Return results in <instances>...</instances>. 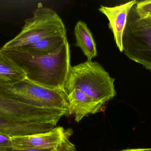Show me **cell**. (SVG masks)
I'll return each instance as SVG.
<instances>
[{
    "instance_id": "1",
    "label": "cell",
    "mask_w": 151,
    "mask_h": 151,
    "mask_svg": "<svg viewBox=\"0 0 151 151\" xmlns=\"http://www.w3.org/2000/svg\"><path fill=\"white\" fill-rule=\"evenodd\" d=\"M1 50L24 71L29 80L47 88L65 91L71 66L68 41L56 52L47 56L16 50Z\"/></svg>"
},
{
    "instance_id": "2",
    "label": "cell",
    "mask_w": 151,
    "mask_h": 151,
    "mask_svg": "<svg viewBox=\"0 0 151 151\" xmlns=\"http://www.w3.org/2000/svg\"><path fill=\"white\" fill-rule=\"evenodd\" d=\"M115 80L98 62L87 60L71 66L65 91L79 90L104 105L116 95Z\"/></svg>"
},
{
    "instance_id": "3",
    "label": "cell",
    "mask_w": 151,
    "mask_h": 151,
    "mask_svg": "<svg viewBox=\"0 0 151 151\" xmlns=\"http://www.w3.org/2000/svg\"><path fill=\"white\" fill-rule=\"evenodd\" d=\"M0 95L28 105L69 113L68 96L64 91L42 87L25 79L9 86H0Z\"/></svg>"
},
{
    "instance_id": "4",
    "label": "cell",
    "mask_w": 151,
    "mask_h": 151,
    "mask_svg": "<svg viewBox=\"0 0 151 151\" xmlns=\"http://www.w3.org/2000/svg\"><path fill=\"white\" fill-rule=\"evenodd\" d=\"M124 54L151 72V20L141 18L135 4L130 10L123 37Z\"/></svg>"
},
{
    "instance_id": "5",
    "label": "cell",
    "mask_w": 151,
    "mask_h": 151,
    "mask_svg": "<svg viewBox=\"0 0 151 151\" xmlns=\"http://www.w3.org/2000/svg\"><path fill=\"white\" fill-rule=\"evenodd\" d=\"M66 31L64 24L56 12L42 6L34 11L32 17L25 20L19 34L22 43L28 45Z\"/></svg>"
},
{
    "instance_id": "6",
    "label": "cell",
    "mask_w": 151,
    "mask_h": 151,
    "mask_svg": "<svg viewBox=\"0 0 151 151\" xmlns=\"http://www.w3.org/2000/svg\"><path fill=\"white\" fill-rule=\"evenodd\" d=\"M67 113L60 110L39 108L0 95V117L57 125Z\"/></svg>"
},
{
    "instance_id": "7",
    "label": "cell",
    "mask_w": 151,
    "mask_h": 151,
    "mask_svg": "<svg viewBox=\"0 0 151 151\" xmlns=\"http://www.w3.org/2000/svg\"><path fill=\"white\" fill-rule=\"evenodd\" d=\"M72 129L56 127L42 134L11 138L13 148L16 149H55L61 151H76L75 145L70 142Z\"/></svg>"
},
{
    "instance_id": "8",
    "label": "cell",
    "mask_w": 151,
    "mask_h": 151,
    "mask_svg": "<svg viewBox=\"0 0 151 151\" xmlns=\"http://www.w3.org/2000/svg\"><path fill=\"white\" fill-rule=\"evenodd\" d=\"M137 2L133 0L114 7L101 5L99 9L108 19L109 27L113 34L115 43L121 52L123 51V37L128 16L132 7Z\"/></svg>"
},
{
    "instance_id": "9",
    "label": "cell",
    "mask_w": 151,
    "mask_h": 151,
    "mask_svg": "<svg viewBox=\"0 0 151 151\" xmlns=\"http://www.w3.org/2000/svg\"><path fill=\"white\" fill-rule=\"evenodd\" d=\"M50 123L0 117V135L11 137L46 133L56 127Z\"/></svg>"
},
{
    "instance_id": "10",
    "label": "cell",
    "mask_w": 151,
    "mask_h": 151,
    "mask_svg": "<svg viewBox=\"0 0 151 151\" xmlns=\"http://www.w3.org/2000/svg\"><path fill=\"white\" fill-rule=\"evenodd\" d=\"M69 115H73L77 122L89 114L99 112L104 106L78 89L73 90L67 94Z\"/></svg>"
},
{
    "instance_id": "11",
    "label": "cell",
    "mask_w": 151,
    "mask_h": 151,
    "mask_svg": "<svg viewBox=\"0 0 151 151\" xmlns=\"http://www.w3.org/2000/svg\"><path fill=\"white\" fill-rule=\"evenodd\" d=\"M67 42L66 31L42 39L33 44L11 50H16L32 55L47 56L56 52Z\"/></svg>"
},
{
    "instance_id": "12",
    "label": "cell",
    "mask_w": 151,
    "mask_h": 151,
    "mask_svg": "<svg viewBox=\"0 0 151 151\" xmlns=\"http://www.w3.org/2000/svg\"><path fill=\"white\" fill-rule=\"evenodd\" d=\"M26 79L24 71L0 49V86L16 84Z\"/></svg>"
},
{
    "instance_id": "13",
    "label": "cell",
    "mask_w": 151,
    "mask_h": 151,
    "mask_svg": "<svg viewBox=\"0 0 151 151\" xmlns=\"http://www.w3.org/2000/svg\"><path fill=\"white\" fill-rule=\"evenodd\" d=\"M74 33L76 46L81 48L88 61H91L98 56V52L96 42L87 24L81 20L78 21L74 27Z\"/></svg>"
},
{
    "instance_id": "14",
    "label": "cell",
    "mask_w": 151,
    "mask_h": 151,
    "mask_svg": "<svg viewBox=\"0 0 151 151\" xmlns=\"http://www.w3.org/2000/svg\"><path fill=\"white\" fill-rule=\"evenodd\" d=\"M135 9L138 16L141 18L151 16V0L137 2Z\"/></svg>"
},
{
    "instance_id": "15",
    "label": "cell",
    "mask_w": 151,
    "mask_h": 151,
    "mask_svg": "<svg viewBox=\"0 0 151 151\" xmlns=\"http://www.w3.org/2000/svg\"><path fill=\"white\" fill-rule=\"evenodd\" d=\"M9 148H13V144L11 137L0 135V149Z\"/></svg>"
},
{
    "instance_id": "16",
    "label": "cell",
    "mask_w": 151,
    "mask_h": 151,
    "mask_svg": "<svg viewBox=\"0 0 151 151\" xmlns=\"http://www.w3.org/2000/svg\"><path fill=\"white\" fill-rule=\"evenodd\" d=\"M0 151H61L55 149H16L14 148H4L0 149Z\"/></svg>"
},
{
    "instance_id": "17",
    "label": "cell",
    "mask_w": 151,
    "mask_h": 151,
    "mask_svg": "<svg viewBox=\"0 0 151 151\" xmlns=\"http://www.w3.org/2000/svg\"><path fill=\"white\" fill-rule=\"evenodd\" d=\"M118 151H151V148H139V149H127Z\"/></svg>"
},
{
    "instance_id": "18",
    "label": "cell",
    "mask_w": 151,
    "mask_h": 151,
    "mask_svg": "<svg viewBox=\"0 0 151 151\" xmlns=\"http://www.w3.org/2000/svg\"><path fill=\"white\" fill-rule=\"evenodd\" d=\"M147 18H148V19L150 20H151V16H150V17H147Z\"/></svg>"
}]
</instances>
